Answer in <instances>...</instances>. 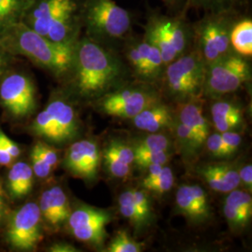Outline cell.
Instances as JSON below:
<instances>
[{"instance_id": "cell-1", "label": "cell", "mask_w": 252, "mask_h": 252, "mask_svg": "<svg viewBox=\"0 0 252 252\" xmlns=\"http://www.w3.org/2000/svg\"><path fill=\"white\" fill-rule=\"evenodd\" d=\"M128 75L119 52L81 36L75 45L72 67L65 81L73 94L93 99L124 84Z\"/></svg>"}, {"instance_id": "cell-2", "label": "cell", "mask_w": 252, "mask_h": 252, "mask_svg": "<svg viewBox=\"0 0 252 252\" xmlns=\"http://www.w3.org/2000/svg\"><path fill=\"white\" fill-rule=\"evenodd\" d=\"M0 45L12 56H25L63 81H65L72 67L75 46L53 42L22 22L0 34Z\"/></svg>"}, {"instance_id": "cell-3", "label": "cell", "mask_w": 252, "mask_h": 252, "mask_svg": "<svg viewBox=\"0 0 252 252\" xmlns=\"http://www.w3.org/2000/svg\"><path fill=\"white\" fill-rule=\"evenodd\" d=\"M21 22L53 42L75 46L82 33V0H33Z\"/></svg>"}, {"instance_id": "cell-4", "label": "cell", "mask_w": 252, "mask_h": 252, "mask_svg": "<svg viewBox=\"0 0 252 252\" xmlns=\"http://www.w3.org/2000/svg\"><path fill=\"white\" fill-rule=\"evenodd\" d=\"M135 14L114 0H82V31L102 45L119 52L134 32Z\"/></svg>"}, {"instance_id": "cell-5", "label": "cell", "mask_w": 252, "mask_h": 252, "mask_svg": "<svg viewBox=\"0 0 252 252\" xmlns=\"http://www.w3.org/2000/svg\"><path fill=\"white\" fill-rule=\"evenodd\" d=\"M187 14H163L157 9L147 13L143 36L159 50L165 65L193 49L192 22Z\"/></svg>"}, {"instance_id": "cell-6", "label": "cell", "mask_w": 252, "mask_h": 252, "mask_svg": "<svg viewBox=\"0 0 252 252\" xmlns=\"http://www.w3.org/2000/svg\"><path fill=\"white\" fill-rule=\"evenodd\" d=\"M240 15L238 9L205 12L202 18L192 22L193 49L206 64L233 53L230 34Z\"/></svg>"}, {"instance_id": "cell-7", "label": "cell", "mask_w": 252, "mask_h": 252, "mask_svg": "<svg viewBox=\"0 0 252 252\" xmlns=\"http://www.w3.org/2000/svg\"><path fill=\"white\" fill-rule=\"evenodd\" d=\"M206 63L194 50L182 54L165 65L161 81L174 98H197L204 93Z\"/></svg>"}, {"instance_id": "cell-8", "label": "cell", "mask_w": 252, "mask_h": 252, "mask_svg": "<svg viewBox=\"0 0 252 252\" xmlns=\"http://www.w3.org/2000/svg\"><path fill=\"white\" fill-rule=\"evenodd\" d=\"M126 66L135 81L154 85L161 81L165 64L159 50L145 38L133 32L121 46Z\"/></svg>"}, {"instance_id": "cell-9", "label": "cell", "mask_w": 252, "mask_h": 252, "mask_svg": "<svg viewBox=\"0 0 252 252\" xmlns=\"http://www.w3.org/2000/svg\"><path fill=\"white\" fill-rule=\"evenodd\" d=\"M251 78L252 66L248 59L233 52L206 64L204 93L221 96L238 90Z\"/></svg>"}, {"instance_id": "cell-10", "label": "cell", "mask_w": 252, "mask_h": 252, "mask_svg": "<svg viewBox=\"0 0 252 252\" xmlns=\"http://www.w3.org/2000/svg\"><path fill=\"white\" fill-rule=\"evenodd\" d=\"M153 86L141 81L125 82L99 97L100 108L109 116L132 119L160 101Z\"/></svg>"}, {"instance_id": "cell-11", "label": "cell", "mask_w": 252, "mask_h": 252, "mask_svg": "<svg viewBox=\"0 0 252 252\" xmlns=\"http://www.w3.org/2000/svg\"><path fill=\"white\" fill-rule=\"evenodd\" d=\"M0 102L12 117L31 115L36 108V86L25 73L9 72L0 78Z\"/></svg>"}, {"instance_id": "cell-12", "label": "cell", "mask_w": 252, "mask_h": 252, "mask_svg": "<svg viewBox=\"0 0 252 252\" xmlns=\"http://www.w3.org/2000/svg\"><path fill=\"white\" fill-rule=\"evenodd\" d=\"M42 218L38 205L29 202L9 217L6 236L9 245L21 252H31L42 239Z\"/></svg>"}, {"instance_id": "cell-13", "label": "cell", "mask_w": 252, "mask_h": 252, "mask_svg": "<svg viewBox=\"0 0 252 252\" xmlns=\"http://www.w3.org/2000/svg\"><path fill=\"white\" fill-rule=\"evenodd\" d=\"M46 108L50 113L51 125L45 140L54 144H64L74 139L79 132V121L70 104L62 98H56Z\"/></svg>"}, {"instance_id": "cell-14", "label": "cell", "mask_w": 252, "mask_h": 252, "mask_svg": "<svg viewBox=\"0 0 252 252\" xmlns=\"http://www.w3.org/2000/svg\"><path fill=\"white\" fill-rule=\"evenodd\" d=\"M98 147L93 140H80L73 143L65 153L64 167L77 178L94 180L100 164Z\"/></svg>"}, {"instance_id": "cell-15", "label": "cell", "mask_w": 252, "mask_h": 252, "mask_svg": "<svg viewBox=\"0 0 252 252\" xmlns=\"http://www.w3.org/2000/svg\"><path fill=\"white\" fill-rule=\"evenodd\" d=\"M38 207L42 220L53 228L63 224L71 213L67 196L59 186H54L42 192Z\"/></svg>"}, {"instance_id": "cell-16", "label": "cell", "mask_w": 252, "mask_h": 252, "mask_svg": "<svg viewBox=\"0 0 252 252\" xmlns=\"http://www.w3.org/2000/svg\"><path fill=\"white\" fill-rule=\"evenodd\" d=\"M132 120L136 128L152 134L157 133L172 123L169 108L160 101L145 108Z\"/></svg>"}, {"instance_id": "cell-17", "label": "cell", "mask_w": 252, "mask_h": 252, "mask_svg": "<svg viewBox=\"0 0 252 252\" xmlns=\"http://www.w3.org/2000/svg\"><path fill=\"white\" fill-rule=\"evenodd\" d=\"M34 172L30 164L25 162L14 163L8 174V189L12 198L21 199L33 188Z\"/></svg>"}, {"instance_id": "cell-18", "label": "cell", "mask_w": 252, "mask_h": 252, "mask_svg": "<svg viewBox=\"0 0 252 252\" xmlns=\"http://www.w3.org/2000/svg\"><path fill=\"white\" fill-rule=\"evenodd\" d=\"M230 43L232 51L248 58L252 55V19L240 15L231 29Z\"/></svg>"}, {"instance_id": "cell-19", "label": "cell", "mask_w": 252, "mask_h": 252, "mask_svg": "<svg viewBox=\"0 0 252 252\" xmlns=\"http://www.w3.org/2000/svg\"><path fill=\"white\" fill-rule=\"evenodd\" d=\"M180 111V122L187 126L189 130L204 143L209 135V126L207 120L203 114L202 106L197 102L189 101Z\"/></svg>"}, {"instance_id": "cell-20", "label": "cell", "mask_w": 252, "mask_h": 252, "mask_svg": "<svg viewBox=\"0 0 252 252\" xmlns=\"http://www.w3.org/2000/svg\"><path fill=\"white\" fill-rule=\"evenodd\" d=\"M33 0H0V34L18 24Z\"/></svg>"}, {"instance_id": "cell-21", "label": "cell", "mask_w": 252, "mask_h": 252, "mask_svg": "<svg viewBox=\"0 0 252 252\" xmlns=\"http://www.w3.org/2000/svg\"><path fill=\"white\" fill-rule=\"evenodd\" d=\"M109 220L110 215L108 214V211L84 206L71 211L70 216L67 220L70 230L85 227L97 222L108 223Z\"/></svg>"}, {"instance_id": "cell-22", "label": "cell", "mask_w": 252, "mask_h": 252, "mask_svg": "<svg viewBox=\"0 0 252 252\" xmlns=\"http://www.w3.org/2000/svg\"><path fill=\"white\" fill-rule=\"evenodd\" d=\"M119 209L122 215L126 217L135 225H140L145 222V219L141 215L138 207L135 204L133 190L129 189L123 192L119 196Z\"/></svg>"}, {"instance_id": "cell-23", "label": "cell", "mask_w": 252, "mask_h": 252, "mask_svg": "<svg viewBox=\"0 0 252 252\" xmlns=\"http://www.w3.org/2000/svg\"><path fill=\"white\" fill-rule=\"evenodd\" d=\"M176 201H177V206L183 215L193 220H203L199 213L198 208L194 203L193 197L191 195L189 185L180 186L177 191Z\"/></svg>"}, {"instance_id": "cell-24", "label": "cell", "mask_w": 252, "mask_h": 252, "mask_svg": "<svg viewBox=\"0 0 252 252\" xmlns=\"http://www.w3.org/2000/svg\"><path fill=\"white\" fill-rule=\"evenodd\" d=\"M243 0H187L188 9H199L204 12H214L238 9Z\"/></svg>"}, {"instance_id": "cell-25", "label": "cell", "mask_w": 252, "mask_h": 252, "mask_svg": "<svg viewBox=\"0 0 252 252\" xmlns=\"http://www.w3.org/2000/svg\"><path fill=\"white\" fill-rule=\"evenodd\" d=\"M108 223L106 222H97L91 225L81 227L78 229L71 230L73 235L82 242L91 244H99L103 242L106 236L105 226Z\"/></svg>"}, {"instance_id": "cell-26", "label": "cell", "mask_w": 252, "mask_h": 252, "mask_svg": "<svg viewBox=\"0 0 252 252\" xmlns=\"http://www.w3.org/2000/svg\"><path fill=\"white\" fill-rule=\"evenodd\" d=\"M170 140L166 135L155 134L136 141L134 152H167L170 148Z\"/></svg>"}, {"instance_id": "cell-27", "label": "cell", "mask_w": 252, "mask_h": 252, "mask_svg": "<svg viewBox=\"0 0 252 252\" xmlns=\"http://www.w3.org/2000/svg\"><path fill=\"white\" fill-rule=\"evenodd\" d=\"M141 251L142 245L137 243L125 231L118 232L108 247L109 252H139Z\"/></svg>"}, {"instance_id": "cell-28", "label": "cell", "mask_w": 252, "mask_h": 252, "mask_svg": "<svg viewBox=\"0 0 252 252\" xmlns=\"http://www.w3.org/2000/svg\"><path fill=\"white\" fill-rule=\"evenodd\" d=\"M103 159L108 172L115 178L125 179L131 173V165L121 161L114 153L105 149Z\"/></svg>"}, {"instance_id": "cell-29", "label": "cell", "mask_w": 252, "mask_h": 252, "mask_svg": "<svg viewBox=\"0 0 252 252\" xmlns=\"http://www.w3.org/2000/svg\"><path fill=\"white\" fill-rule=\"evenodd\" d=\"M134 162L139 167L147 168L152 164L164 165L170 160V153L167 152H134Z\"/></svg>"}, {"instance_id": "cell-30", "label": "cell", "mask_w": 252, "mask_h": 252, "mask_svg": "<svg viewBox=\"0 0 252 252\" xmlns=\"http://www.w3.org/2000/svg\"><path fill=\"white\" fill-rule=\"evenodd\" d=\"M226 203L242 212L244 216L251 220L252 214V196L243 190H231L225 200Z\"/></svg>"}, {"instance_id": "cell-31", "label": "cell", "mask_w": 252, "mask_h": 252, "mask_svg": "<svg viewBox=\"0 0 252 252\" xmlns=\"http://www.w3.org/2000/svg\"><path fill=\"white\" fill-rule=\"evenodd\" d=\"M174 184V176L171 168L167 166H163L162 171L158 175V177L146 185L145 189L152 190L157 193H163L170 190Z\"/></svg>"}, {"instance_id": "cell-32", "label": "cell", "mask_w": 252, "mask_h": 252, "mask_svg": "<svg viewBox=\"0 0 252 252\" xmlns=\"http://www.w3.org/2000/svg\"><path fill=\"white\" fill-rule=\"evenodd\" d=\"M199 174L203 177V179L208 184V186L213 190H216L219 192H230L231 190H233L231 186L228 183H226L225 181L211 168L210 164L204 165L199 170Z\"/></svg>"}, {"instance_id": "cell-33", "label": "cell", "mask_w": 252, "mask_h": 252, "mask_svg": "<svg viewBox=\"0 0 252 252\" xmlns=\"http://www.w3.org/2000/svg\"><path fill=\"white\" fill-rule=\"evenodd\" d=\"M211 168L216 172L217 174L228 183L232 189H236L240 184L239 172L234 169L233 166L223 164V163H209Z\"/></svg>"}, {"instance_id": "cell-34", "label": "cell", "mask_w": 252, "mask_h": 252, "mask_svg": "<svg viewBox=\"0 0 252 252\" xmlns=\"http://www.w3.org/2000/svg\"><path fill=\"white\" fill-rule=\"evenodd\" d=\"M177 135L180 144L183 145L187 151H195L203 144L198 137L180 122L177 126Z\"/></svg>"}, {"instance_id": "cell-35", "label": "cell", "mask_w": 252, "mask_h": 252, "mask_svg": "<svg viewBox=\"0 0 252 252\" xmlns=\"http://www.w3.org/2000/svg\"><path fill=\"white\" fill-rule=\"evenodd\" d=\"M106 149H108V151H110L111 153H114L121 161L126 162L127 164L131 165L134 162L135 153L133 151V148L127 146L121 141L113 140L108 144Z\"/></svg>"}, {"instance_id": "cell-36", "label": "cell", "mask_w": 252, "mask_h": 252, "mask_svg": "<svg viewBox=\"0 0 252 252\" xmlns=\"http://www.w3.org/2000/svg\"><path fill=\"white\" fill-rule=\"evenodd\" d=\"M206 140H207V150L213 156L221 158V157H228L232 155L229 152L228 148L226 147V145L224 144V142L222 141L220 134L208 135Z\"/></svg>"}, {"instance_id": "cell-37", "label": "cell", "mask_w": 252, "mask_h": 252, "mask_svg": "<svg viewBox=\"0 0 252 252\" xmlns=\"http://www.w3.org/2000/svg\"><path fill=\"white\" fill-rule=\"evenodd\" d=\"M189 189L194 200V203L198 208L200 215L203 220L206 219L208 216V212H209L207 192L199 185H189Z\"/></svg>"}, {"instance_id": "cell-38", "label": "cell", "mask_w": 252, "mask_h": 252, "mask_svg": "<svg viewBox=\"0 0 252 252\" xmlns=\"http://www.w3.org/2000/svg\"><path fill=\"white\" fill-rule=\"evenodd\" d=\"M213 118H225L242 115L240 108L234 106V104L227 101H218L211 108Z\"/></svg>"}, {"instance_id": "cell-39", "label": "cell", "mask_w": 252, "mask_h": 252, "mask_svg": "<svg viewBox=\"0 0 252 252\" xmlns=\"http://www.w3.org/2000/svg\"><path fill=\"white\" fill-rule=\"evenodd\" d=\"M31 162H32V169L34 175L39 179H46L50 176L52 172V167L42 159L40 154L37 153L35 148L32 149L31 152Z\"/></svg>"}, {"instance_id": "cell-40", "label": "cell", "mask_w": 252, "mask_h": 252, "mask_svg": "<svg viewBox=\"0 0 252 252\" xmlns=\"http://www.w3.org/2000/svg\"><path fill=\"white\" fill-rule=\"evenodd\" d=\"M223 213H224L226 220L230 223V225L233 226V227L241 228V227L247 225V223L250 220L244 216L239 210H237L235 207L226 202L224 203V207H223Z\"/></svg>"}, {"instance_id": "cell-41", "label": "cell", "mask_w": 252, "mask_h": 252, "mask_svg": "<svg viewBox=\"0 0 252 252\" xmlns=\"http://www.w3.org/2000/svg\"><path fill=\"white\" fill-rule=\"evenodd\" d=\"M242 122V115H235L231 117L213 118V123L220 133L233 131Z\"/></svg>"}, {"instance_id": "cell-42", "label": "cell", "mask_w": 252, "mask_h": 252, "mask_svg": "<svg viewBox=\"0 0 252 252\" xmlns=\"http://www.w3.org/2000/svg\"><path fill=\"white\" fill-rule=\"evenodd\" d=\"M34 148L37 151V153L40 154V156L42 157V159L45 161L52 168L56 167V165L58 164V154L56 153V151L53 149L52 147H50L49 145L45 144L43 142H37Z\"/></svg>"}, {"instance_id": "cell-43", "label": "cell", "mask_w": 252, "mask_h": 252, "mask_svg": "<svg viewBox=\"0 0 252 252\" xmlns=\"http://www.w3.org/2000/svg\"><path fill=\"white\" fill-rule=\"evenodd\" d=\"M132 190H133L135 204L138 207L141 215L146 220L151 214V205H150L149 197L147 196V194L143 190H139V189H132Z\"/></svg>"}, {"instance_id": "cell-44", "label": "cell", "mask_w": 252, "mask_h": 252, "mask_svg": "<svg viewBox=\"0 0 252 252\" xmlns=\"http://www.w3.org/2000/svg\"><path fill=\"white\" fill-rule=\"evenodd\" d=\"M220 136L231 154H234L238 150L239 146L242 142L241 135H239L238 133H234L233 131L220 133Z\"/></svg>"}, {"instance_id": "cell-45", "label": "cell", "mask_w": 252, "mask_h": 252, "mask_svg": "<svg viewBox=\"0 0 252 252\" xmlns=\"http://www.w3.org/2000/svg\"><path fill=\"white\" fill-rule=\"evenodd\" d=\"M167 8L170 14H178L180 12H188L187 0H161Z\"/></svg>"}, {"instance_id": "cell-46", "label": "cell", "mask_w": 252, "mask_h": 252, "mask_svg": "<svg viewBox=\"0 0 252 252\" xmlns=\"http://www.w3.org/2000/svg\"><path fill=\"white\" fill-rule=\"evenodd\" d=\"M0 140L2 145L7 150V152L9 153V155L13 158V160L18 158L21 154V150L18 145L16 144L14 141H12L9 136L4 134L2 131H0Z\"/></svg>"}, {"instance_id": "cell-47", "label": "cell", "mask_w": 252, "mask_h": 252, "mask_svg": "<svg viewBox=\"0 0 252 252\" xmlns=\"http://www.w3.org/2000/svg\"><path fill=\"white\" fill-rule=\"evenodd\" d=\"M9 212V206L7 204L6 193L3 188V183L0 179V225L5 221L6 218L8 216Z\"/></svg>"}, {"instance_id": "cell-48", "label": "cell", "mask_w": 252, "mask_h": 252, "mask_svg": "<svg viewBox=\"0 0 252 252\" xmlns=\"http://www.w3.org/2000/svg\"><path fill=\"white\" fill-rule=\"evenodd\" d=\"M240 183H242L247 189L252 190V166L247 164L239 171Z\"/></svg>"}, {"instance_id": "cell-49", "label": "cell", "mask_w": 252, "mask_h": 252, "mask_svg": "<svg viewBox=\"0 0 252 252\" xmlns=\"http://www.w3.org/2000/svg\"><path fill=\"white\" fill-rule=\"evenodd\" d=\"M13 56L0 45V78L8 70L10 60Z\"/></svg>"}, {"instance_id": "cell-50", "label": "cell", "mask_w": 252, "mask_h": 252, "mask_svg": "<svg viewBox=\"0 0 252 252\" xmlns=\"http://www.w3.org/2000/svg\"><path fill=\"white\" fill-rule=\"evenodd\" d=\"M162 167H163L162 164H152L147 167L149 172H148L147 177L145 178L142 182L143 187L148 185L150 182H152L153 180H155L158 177L160 172L162 171Z\"/></svg>"}, {"instance_id": "cell-51", "label": "cell", "mask_w": 252, "mask_h": 252, "mask_svg": "<svg viewBox=\"0 0 252 252\" xmlns=\"http://www.w3.org/2000/svg\"><path fill=\"white\" fill-rule=\"evenodd\" d=\"M50 252H78V250L71 245L66 243H56L53 245L50 250Z\"/></svg>"}, {"instance_id": "cell-52", "label": "cell", "mask_w": 252, "mask_h": 252, "mask_svg": "<svg viewBox=\"0 0 252 252\" xmlns=\"http://www.w3.org/2000/svg\"><path fill=\"white\" fill-rule=\"evenodd\" d=\"M12 162H13V158L9 155V153L7 152V150L2 145L0 140V165L8 166Z\"/></svg>"}]
</instances>
